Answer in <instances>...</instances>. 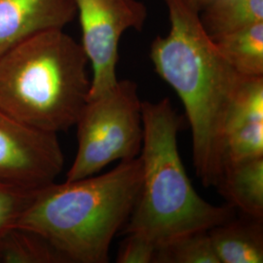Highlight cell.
<instances>
[{
  "label": "cell",
  "mask_w": 263,
  "mask_h": 263,
  "mask_svg": "<svg viewBox=\"0 0 263 263\" xmlns=\"http://www.w3.org/2000/svg\"><path fill=\"white\" fill-rule=\"evenodd\" d=\"M226 162L263 157V76H242L223 127Z\"/></svg>",
  "instance_id": "ba28073f"
},
{
  "label": "cell",
  "mask_w": 263,
  "mask_h": 263,
  "mask_svg": "<svg viewBox=\"0 0 263 263\" xmlns=\"http://www.w3.org/2000/svg\"><path fill=\"white\" fill-rule=\"evenodd\" d=\"M76 126L78 146L66 180L91 177L114 161L138 157L143 137L138 86L118 80L112 89L88 101Z\"/></svg>",
  "instance_id": "5b68a950"
},
{
  "label": "cell",
  "mask_w": 263,
  "mask_h": 263,
  "mask_svg": "<svg viewBox=\"0 0 263 263\" xmlns=\"http://www.w3.org/2000/svg\"><path fill=\"white\" fill-rule=\"evenodd\" d=\"M216 188L231 207L262 220L263 157L226 162Z\"/></svg>",
  "instance_id": "30bf717a"
},
{
  "label": "cell",
  "mask_w": 263,
  "mask_h": 263,
  "mask_svg": "<svg viewBox=\"0 0 263 263\" xmlns=\"http://www.w3.org/2000/svg\"><path fill=\"white\" fill-rule=\"evenodd\" d=\"M34 191L0 183V235L15 226Z\"/></svg>",
  "instance_id": "2e32d148"
},
{
  "label": "cell",
  "mask_w": 263,
  "mask_h": 263,
  "mask_svg": "<svg viewBox=\"0 0 263 263\" xmlns=\"http://www.w3.org/2000/svg\"><path fill=\"white\" fill-rule=\"evenodd\" d=\"M88 65L64 29L26 39L0 59V109L41 131H67L89 100Z\"/></svg>",
  "instance_id": "277c9868"
},
{
  "label": "cell",
  "mask_w": 263,
  "mask_h": 263,
  "mask_svg": "<svg viewBox=\"0 0 263 263\" xmlns=\"http://www.w3.org/2000/svg\"><path fill=\"white\" fill-rule=\"evenodd\" d=\"M76 17L74 0H0V59L39 32L64 29Z\"/></svg>",
  "instance_id": "9c48e42d"
},
{
  "label": "cell",
  "mask_w": 263,
  "mask_h": 263,
  "mask_svg": "<svg viewBox=\"0 0 263 263\" xmlns=\"http://www.w3.org/2000/svg\"><path fill=\"white\" fill-rule=\"evenodd\" d=\"M226 62L238 73L263 76V22L212 38Z\"/></svg>",
  "instance_id": "7c38bea8"
},
{
  "label": "cell",
  "mask_w": 263,
  "mask_h": 263,
  "mask_svg": "<svg viewBox=\"0 0 263 263\" xmlns=\"http://www.w3.org/2000/svg\"><path fill=\"white\" fill-rule=\"evenodd\" d=\"M163 1L171 28L153 40L151 62L184 105L198 178L204 186L216 187L224 166L226 114L242 76L221 56L197 10L186 0Z\"/></svg>",
  "instance_id": "6da1fadb"
},
{
  "label": "cell",
  "mask_w": 263,
  "mask_h": 263,
  "mask_svg": "<svg viewBox=\"0 0 263 263\" xmlns=\"http://www.w3.org/2000/svg\"><path fill=\"white\" fill-rule=\"evenodd\" d=\"M140 156L103 175L55 181L35 190L15 226L52 245L66 262L106 263L141 190Z\"/></svg>",
  "instance_id": "7a4b0ae2"
},
{
  "label": "cell",
  "mask_w": 263,
  "mask_h": 263,
  "mask_svg": "<svg viewBox=\"0 0 263 263\" xmlns=\"http://www.w3.org/2000/svg\"><path fill=\"white\" fill-rule=\"evenodd\" d=\"M211 38L263 22V0H214L200 13Z\"/></svg>",
  "instance_id": "4fadbf2b"
},
{
  "label": "cell",
  "mask_w": 263,
  "mask_h": 263,
  "mask_svg": "<svg viewBox=\"0 0 263 263\" xmlns=\"http://www.w3.org/2000/svg\"><path fill=\"white\" fill-rule=\"evenodd\" d=\"M141 190L123 233L141 234L159 249L232 219L234 208L205 201L188 178L178 147L183 119L169 99L141 102Z\"/></svg>",
  "instance_id": "3957f363"
},
{
  "label": "cell",
  "mask_w": 263,
  "mask_h": 263,
  "mask_svg": "<svg viewBox=\"0 0 263 263\" xmlns=\"http://www.w3.org/2000/svg\"><path fill=\"white\" fill-rule=\"evenodd\" d=\"M0 263H66L37 233L13 226L0 235Z\"/></svg>",
  "instance_id": "5bb4252c"
},
{
  "label": "cell",
  "mask_w": 263,
  "mask_h": 263,
  "mask_svg": "<svg viewBox=\"0 0 263 263\" xmlns=\"http://www.w3.org/2000/svg\"><path fill=\"white\" fill-rule=\"evenodd\" d=\"M116 255L117 263L155 262L158 247L138 233H127Z\"/></svg>",
  "instance_id": "e0dca14e"
},
{
  "label": "cell",
  "mask_w": 263,
  "mask_h": 263,
  "mask_svg": "<svg viewBox=\"0 0 263 263\" xmlns=\"http://www.w3.org/2000/svg\"><path fill=\"white\" fill-rule=\"evenodd\" d=\"M57 135L0 109V183L34 191L54 182L65 165Z\"/></svg>",
  "instance_id": "52a82bcc"
},
{
  "label": "cell",
  "mask_w": 263,
  "mask_h": 263,
  "mask_svg": "<svg viewBox=\"0 0 263 263\" xmlns=\"http://www.w3.org/2000/svg\"><path fill=\"white\" fill-rule=\"evenodd\" d=\"M188 3L200 13L204 8H206L209 4H211L214 0H186Z\"/></svg>",
  "instance_id": "ac0fdd59"
},
{
  "label": "cell",
  "mask_w": 263,
  "mask_h": 263,
  "mask_svg": "<svg viewBox=\"0 0 263 263\" xmlns=\"http://www.w3.org/2000/svg\"><path fill=\"white\" fill-rule=\"evenodd\" d=\"M74 3L82 31L81 45L93 71L90 100L118 82L120 39L128 29L141 30L147 13L145 5L138 0H74Z\"/></svg>",
  "instance_id": "8992f818"
},
{
  "label": "cell",
  "mask_w": 263,
  "mask_h": 263,
  "mask_svg": "<svg viewBox=\"0 0 263 263\" xmlns=\"http://www.w3.org/2000/svg\"><path fill=\"white\" fill-rule=\"evenodd\" d=\"M262 220L233 218L209 230L219 263H262Z\"/></svg>",
  "instance_id": "8fae6325"
},
{
  "label": "cell",
  "mask_w": 263,
  "mask_h": 263,
  "mask_svg": "<svg viewBox=\"0 0 263 263\" xmlns=\"http://www.w3.org/2000/svg\"><path fill=\"white\" fill-rule=\"evenodd\" d=\"M155 263H219L209 231L182 236L159 248Z\"/></svg>",
  "instance_id": "9a60e30c"
}]
</instances>
